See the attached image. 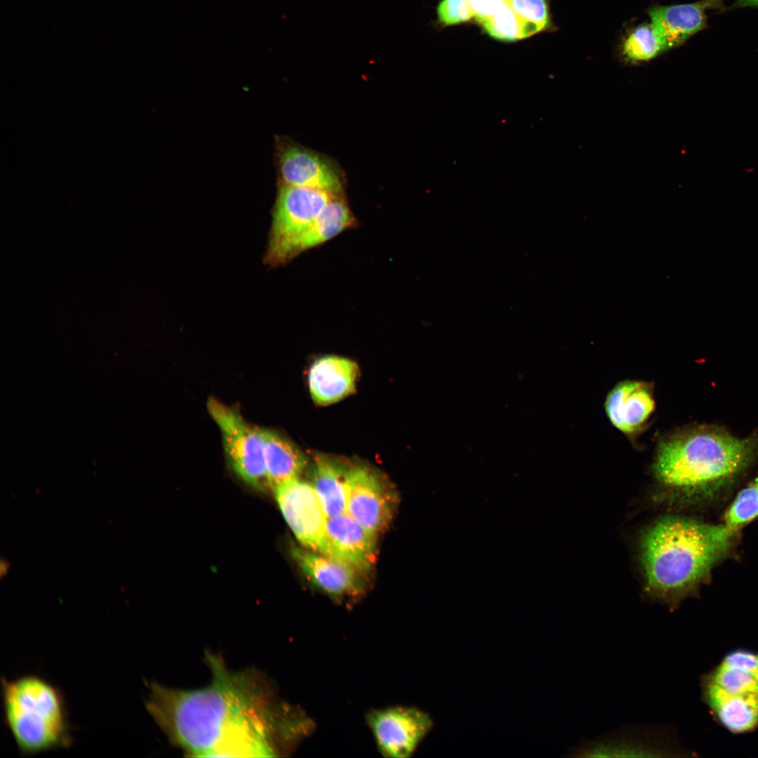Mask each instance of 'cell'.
Instances as JSON below:
<instances>
[{"mask_svg":"<svg viewBox=\"0 0 758 758\" xmlns=\"http://www.w3.org/2000/svg\"><path fill=\"white\" fill-rule=\"evenodd\" d=\"M209 684L195 689L153 681L145 707L168 740L193 757H277L310 729L309 719L281 701L258 671L227 667L207 654Z\"/></svg>","mask_w":758,"mask_h":758,"instance_id":"1","label":"cell"},{"mask_svg":"<svg viewBox=\"0 0 758 758\" xmlns=\"http://www.w3.org/2000/svg\"><path fill=\"white\" fill-rule=\"evenodd\" d=\"M732 533L724 524L679 517L653 524L641 541V566L650 595L674 609L724 555Z\"/></svg>","mask_w":758,"mask_h":758,"instance_id":"2","label":"cell"},{"mask_svg":"<svg viewBox=\"0 0 758 758\" xmlns=\"http://www.w3.org/2000/svg\"><path fill=\"white\" fill-rule=\"evenodd\" d=\"M752 443L713 430L678 432L659 444L653 463L657 479L686 499L712 496L740 472L752 455Z\"/></svg>","mask_w":758,"mask_h":758,"instance_id":"3","label":"cell"},{"mask_svg":"<svg viewBox=\"0 0 758 758\" xmlns=\"http://www.w3.org/2000/svg\"><path fill=\"white\" fill-rule=\"evenodd\" d=\"M4 719L20 752L34 755L70 747L72 726L65 697L36 674L2 677Z\"/></svg>","mask_w":758,"mask_h":758,"instance_id":"4","label":"cell"},{"mask_svg":"<svg viewBox=\"0 0 758 758\" xmlns=\"http://www.w3.org/2000/svg\"><path fill=\"white\" fill-rule=\"evenodd\" d=\"M700 685L702 701L725 730L745 734L758 729V651H729Z\"/></svg>","mask_w":758,"mask_h":758,"instance_id":"5","label":"cell"},{"mask_svg":"<svg viewBox=\"0 0 758 758\" xmlns=\"http://www.w3.org/2000/svg\"><path fill=\"white\" fill-rule=\"evenodd\" d=\"M335 194L307 187L279 185L266 257L270 264L289 261V251L294 242Z\"/></svg>","mask_w":758,"mask_h":758,"instance_id":"6","label":"cell"},{"mask_svg":"<svg viewBox=\"0 0 758 758\" xmlns=\"http://www.w3.org/2000/svg\"><path fill=\"white\" fill-rule=\"evenodd\" d=\"M208 409L218 425L227 458L237 475L258 488L268 486L261 429L250 426L234 409L210 399Z\"/></svg>","mask_w":758,"mask_h":758,"instance_id":"7","label":"cell"},{"mask_svg":"<svg viewBox=\"0 0 758 758\" xmlns=\"http://www.w3.org/2000/svg\"><path fill=\"white\" fill-rule=\"evenodd\" d=\"M366 721L379 752L388 758L411 756L432 726L427 713L404 706L373 709Z\"/></svg>","mask_w":758,"mask_h":758,"instance_id":"8","label":"cell"},{"mask_svg":"<svg viewBox=\"0 0 758 758\" xmlns=\"http://www.w3.org/2000/svg\"><path fill=\"white\" fill-rule=\"evenodd\" d=\"M676 742L674 731L668 726H639L580 742L572 752L577 757H672L680 752Z\"/></svg>","mask_w":758,"mask_h":758,"instance_id":"9","label":"cell"},{"mask_svg":"<svg viewBox=\"0 0 758 758\" xmlns=\"http://www.w3.org/2000/svg\"><path fill=\"white\" fill-rule=\"evenodd\" d=\"M274 152L279 185L340 194L339 175L320 154L282 137H276Z\"/></svg>","mask_w":758,"mask_h":758,"instance_id":"10","label":"cell"},{"mask_svg":"<svg viewBox=\"0 0 758 758\" xmlns=\"http://www.w3.org/2000/svg\"><path fill=\"white\" fill-rule=\"evenodd\" d=\"M394 506V495L378 474L365 466L350 468L346 513L377 534L390 521Z\"/></svg>","mask_w":758,"mask_h":758,"instance_id":"11","label":"cell"},{"mask_svg":"<svg viewBox=\"0 0 758 758\" xmlns=\"http://www.w3.org/2000/svg\"><path fill=\"white\" fill-rule=\"evenodd\" d=\"M274 491L281 513L298 540L306 548L318 551L327 516L311 483L297 478Z\"/></svg>","mask_w":758,"mask_h":758,"instance_id":"12","label":"cell"},{"mask_svg":"<svg viewBox=\"0 0 758 758\" xmlns=\"http://www.w3.org/2000/svg\"><path fill=\"white\" fill-rule=\"evenodd\" d=\"M375 547L376 533L344 512L327 517L318 552L364 573L374 562Z\"/></svg>","mask_w":758,"mask_h":758,"instance_id":"13","label":"cell"},{"mask_svg":"<svg viewBox=\"0 0 758 758\" xmlns=\"http://www.w3.org/2000/svg\"><path fill=\"white\" fill-rule=\"evenodd\" d=\"M724 0H701L694 3L655 6L648 10L650 22L666 50L684 44L707 27L708 10L724 8Z\"/></svg>","mask_w":758,"mask_h":758,"instance_id":"14","label":"cell"},{"mask_svg":"<svg viewBox=\"0 0 758 758\" xmlns=\"http://www.w3.org/2000/svg\"><path fill=\"white\" fill-rule=\"evenodd\" d=\"M653 387L640 380L618 383L608 394L605 410L612 425L619 431L634 434L639 432L655 410Z\"/></svg>","mask_w":758,"mask_h":758,"instance_id":"15","label":"cell"},{"mask_svg":"<svg viewBox=\"0 0 758 758\" xmlns=\"http://www.w3.org/2000/svg\"><path fill=\"white\" fill-rule=\"evenodd\" d=\"M358 375L354 361L335 355L321 357L313 362L308 373L312 398L319 405L335 403L354 392Z\"/></svg>","mask_w":758,"mask_h":758,"instance_id":"16","label":"cell"},{"mask_svg":"<svg viewBox=\"0 0 758 758\" xmlns=\"http://www.w3.org/2000/svg\"><path fill=\"white\" fill-rule=\"evenodd\" d=\"M293 557L307 577L333 597L355 594L363 590L359 571L321 553L294 548Z\"/></svg>","mask_w":758,"mask_h":758,"instance_id":"17","label":"cell"},{"mask_svg":"<svg viewBox=\"0 0 758 758\" xmlns=\"http://www.w3.org/2000/svg\"><path fill=\"white\" fill-rule=\"evenodd\" d=\"M268 486L277 487L299 476L307 465L304 454L295 445L281 434L261 429Z\"/></svg>","mask_w":758,"mask_h":758,"instance_id":"18","label":"cell"},{"mask_svg":"<svg viewBox=\"0 0 758 758\" xmlns=\"http://www.w3.org/2000/svg\"><path fill=\"white\" fill-rule=\"evenodd\" d=\"M350 470L325 456L314 458L311 484L327 517L346 511Z\"/></svg>","mask_w":758,"mask_h":758,"instance_id":"19","label":"cell"},{"mask_svg":"<svg viewBox=\"0 0 758 758\" xmlns=\"http://www.w3.org/2000/svg\"><path fill=\"white\" fill-rule=\"evenodd\" d=\"M355 224V219L340 194L334 195L317 220L291 246L288 259L317 247Z\"/></svg>","mask_w":758,"mask_h":758,"instance_id":"20","label":"cell"},{"mask_svg":"<svg viewBox=\"0 0 758 758\" xmlns=\"http://www.w3.org/2000/svg\"><path fill=\"white\" fill-rule=\"evenodd\" d=\"M481 24L492 37L504 41L521 39L542 31L538 26L520 18L508 2Z\"/></svg>","mask_w":758,"mask_h":758,"instance_id":"21","label":"cell"},{"mask_svg":"<svg viewBox=\"0 0 758 758\" xmlns=\"http://www.w3.org/2000/svg\"><path fill=\"white\" fill-rule=\"evenodd\" d=\"M665 51L663 41L651 22L634 28L623 44L624 56L632 62L649 61Z\"/></svg>","mask_w":758,"mask_h":758,"instance_id":"22","label":"cell"},{"mask_svg":"<svg viewBox=\"0 0 758 758\" xmlns=\"http://www.w3.org/2000/svg\"><path fill=\"white\" fill-rule=\"evenodd\" d=\"M758 517V490L754 484L739 492L725 514L724 525L733 532Z\"/></svg>","mask_w":758,"mask_h":758,"instance_id":"23","label":"cell"},{"mask_svg":"<svg viewBox=\"0 0 758 758\" xmlns=\"http://www.w3.org/2000/svg\"><path fill=\"white\" fill-rule=\"evenodd\" d=\"M508 4L522 20L538 26L541 30L549 28L550 17L545 0H508Z\"/></svg>","mask_w":758,"mask_h":758,"instance_id":"24","label":"cell"},{"mask_svg":"<svg viewBox=\"0 0 758 758\" xmlns=\"http://www.w3.org/2000/svg\"><path fill=\"white\" fill-rule=\"evenodd\" d=\"M437 13L439 21L445 25L466 22L473 17L469 0H443Z\"/></svg>","mask_w":758,"mask_h":758,"instance_id":"25","label":"cell"},{"mask_svg":"<svg viewBox=\"0 0 758 758\" xmlns=\"http://www.w3.org/2000/svg\"><path fill=\"white\" fill-rule=\"evenodd\" d=\"M473 17L479 23L493 16L508 0H469Z\"/></svg>","mask_w":758,"mask_h":758,"instance_id":"26","label":"cell"},{"mask_svg":"<svg viewBox=\"0 0 758 758\" xmlns=\"http://www.w3.org/2000/svg\"><path fill=\"white\" fill-rule=\"evenodd\" d=\"M733 8L758 7V0H736Z\"/></svg>","mask_w":758,"mask_h":758,"instance_id":"27","label":"cell"},{"mask_svg":"<svg viewBox=\"0 0 758 758\" xmlns=\"http://www.w3.org/2000/svg\"><path fill=\"white\" fill-rule=\"evenodd\" d=\"M10 566H11V563L8 561H7L6 559H1V561H0V576H1V578H3L4 576H6V574H7L8 570H9Z\"/></svg>","mask_w":758,"mask_h":758,"instance_id":"28","label":"cell"},{"mask_svg":"<svg viewBox=\"0 0 758 758\" xmlns=\"http://www.w3.org/2000/svg\"><path fill=\"white\" fill-rule=\"evenodd\" d=\"M754 485L756 486V487H757V490H758V479H757L756 480V481L754 482Z\"/></svg>","mask_w":758,"mask_h":758,"instance_id":"29","label":"cell"}]
</instances>
